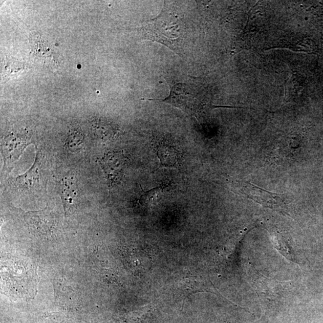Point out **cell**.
Returning a JSON list of instances; mask_svg holds the SVG:
<instances>
[{
  "mask_svg": "<svg viewBox=\"0 0 323 323\" xmlns=\"http://www.w3.org/2000/svg\"><path fill=\"white\" fill-rule=\"evenodd\" d=\"M29 144L28 138L20 134H11L5 138L1 146L4 166L7 168L12 166L22 155L23 151Z\"/></svg>",
  "mask_w": 323,
  "mask_h": 323,
  "instance_id": "52a82bcc",
  "label": "cell"
},
{
  "mask_svg": "<svg viewBox=\"0 0 323 323\" xmlns=\"http://www.w3.org/2000/svg\"><path fill=\"white\" fill-rule=\"evenodd\" d=\"M84 133L80 130H75L69 133L66 139L65 147L70 152L79 151L84 141Z\"/></svg>",
  "mask_w": 323,
  "mask_h": 323,
  "instance_id": "30bf717a",
  "label": "cell"
},
{
  "mask_svg": "<svg viewBox=\"0 0 323 323\" xmlns=\"http://www.w3.org/2000/svg\"><path fill=\"white\" fill-rule=\"evenodd\" d=\"M24 68L23 64L18 62L17 61L6 60L4 64V77L12 75L13 73H17L18 71L22 70Z\"/></svg>",
  "mask_w": 323,
  "mask_h": 323,
  "instance_id": "4fadbf2b",
  "label": "cell"
},
{
  "mask_svg": "<svg viewBox=\"0 0 323 323\" xmlns=\"http://www.w3.org/2000/svg\"><path fill=\"white\" fill-rule=\"evenodd\" d=\"M144 38L158 42L181 54L185 41V24L177 16L162 12L142 27Z\"/></svg>",
  "mask_w": 323,
  "mask_h": 323,
  "instance_id": "7a4b0ae2",
  "label": "cell"
},
{
  "mask_svg": "<svg viewBox=\"0 0 323 323\" xmlns=\"http://www.w3.org/2000/svg\"><path fill=\"white\" fill-rule=\"evenodd\" d=\"M37 277L36 269L25 258L10 257L2 261V289L10 297L27 299L34 296Z\"/></svg>",
  "mask_w": 323,
  "mask_h": 323,
  "instance_id": "6da1fadb",
  "label": "cell"
},
{
  "mask_svg": "<svg viewBox=\"0 0 323 323\" xmlns=\"http://www.w3.org/2000/svg\"><path fill=\"white\" fill-rule=\"evenodd\" d=\"M92 128L95 135L101 140H109L113 137L114 130L110 124L104 122L98 121L93 123Z\"/></svg>",
  "mask_w": 323,
  "mask_h": 323,
  "instance_id": "8fae6325",
  "label": "cell"
},
{
  "mask_svg": "<svg viewBox=\"0 0 323 323\" xmlns=\"http://www.w3.org/2000/svg\"><path fill=\"white\" fill-rule=\"evenodd\" d=\"M127 160L122 151L110 152L99 159V164L108 181L109 191L121 180Z\"/></svg>",
  "mask_w": 323,
  "mask_h": 323,
  "instance_id": "5b68a950",
  "label": "cell"
},
{
  "mask_svg": "<svg viewBox=\"0 0 323 323\" xmlns=\"http://www.w3.org/2000/svg\"><path fill=\"white\" fill-rule=\"evenodd\" d=\"M40 181L41 174L39 168V154L37 153L33 166L25 173L16 178L15 185L22 190L33 192L39 189L41 186Z\"/></svg>",
  "mask_w": 323,
  "mask_h": 323,
  "instance_id": "9c48e42d",
  "label": "cell"
},
{
  "mask_svg": "<svg viewBox=\"0 0 323 323\" xmlns=\"http://www.w3.org/2000/svg\"><path fill=\"white\" fill-rule=\"evenodd\" d=\"M232 186L236 193L242 194L263 207L289 215V205L285 194L266 191L248 181H232Z\"/></svg>",
  "mask_w": 323,
  "mask_h": 323,
  "instance_id": "277c9868",
  "label": "cell"
},
{
  "mask_svg": "<svg viewBox=\"0 0 323 323\" xmlns=\"http://www.w3.org/2000/svg\"><path fill=\"white\" fill-rule=\"evenodd\" d=\"M60 189L64 211L66 215L74 208L77 201L78 187L75 176L70 172L64 176L61 181Z\"/></svg>",
  "mask_w": 323,
  "mask_h": 323,
  "instance_id": "ba28073f",
  "label": "cell"
},
{
  "mask_svg": "<svg viewBox=\"0 0 323 323\" xmlns=\"http://www.w3.org/2000/svg\"><path fill=\"white\" fill-rule=\"evenodd\" d=\"M31 54L37 62L49 68L58 65L57 53L41 35L34 34L29 39Z\"/></svg>",
  "mask_w": 323,
  "mask_h": 323,
  "instance_id": "8992f818",
  "label": "cell"
},
{
  "mask_svg": "<svg viewBox=\"0 0 323 323\" xmlns=\"http://www.w3.org/2000/svg\"><path fill=\"white\" fill-rule=\"evenodd\" d=\"M141 190H143L142 188H141ZM141 192L142 193H141L140 198V204L142 205H145V206H148V205H151L154 201H156L158 197L161 195L162 189L159 188H156L147 192L141 191Z\"/></svg>",
  "mask_w": 323,
  "mask_h": 323,
  "instance_id": "7c38bea8",
  "label": "cell"
},
{
  "mask_svg": "<svg viewBox=\"0 0 323 323\" xmlns=\"http://www.w3.org/2000/svg\"><path fill=\"white\" fill-rule=\"evenodd\" d=\"M161 101L180 109L189 116L197 117L206 106V97L204 90L195 83H176L171 87L170 95L164 100L148 99Z\"/></svg>",
  "mask_w": 323,
  "mask_h": 323,
  "instance_id": "3957f363",
  "label": "cell"
}]
</instances>
